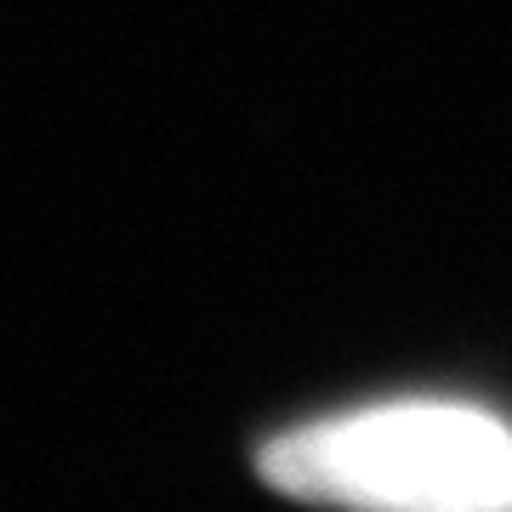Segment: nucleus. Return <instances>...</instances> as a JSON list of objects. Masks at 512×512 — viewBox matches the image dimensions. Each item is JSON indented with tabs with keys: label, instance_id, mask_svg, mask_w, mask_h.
<instances>
[{
	"label": "nucleus",
	"instance_id": "obj_1",
	"mask_svg": "<svg viewBox=\"0 0 512 512\" xmlns=\"http://www.w3.org/2000/svg\"><path fill=\"white\" fill-rule=\"evenodd\" d=\"M262 478L302 501L512 512V427L467 399H376L274 433Z\"/></svg>",
	"mask_w": 512,
	"mask_h": 512
}]
</instances>
